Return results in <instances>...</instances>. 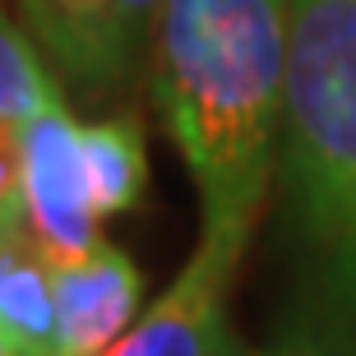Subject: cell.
Instances as JSON below:
<instances>
[{"label":"cell","mask_w":356,"mask_h":356,"mask_svg":"<svg viewBox=\"0 0 356 356\" xmlns=\"http://www.w3.org/2000/svg\"><path fill=\"white\" fill-rule=\"evenodd\" d=\"M0 356H14V352H10V347H5V343H0Z\"/></svg>","instance_id":"obj_11"},{"label":"cell","mask_w":356,"mask_h":356,"mask_svg":"<svg viewBox=\"0 0 356 356\" xmlns=\"http://www.w3.org/2000/svg\"><path fill=\"white\" fill-rule=\"evenodd\" d=\"M79 144H83V172H88L97 218L139 209V199L148 190V148H144L139 116L116 111V116L88 120V125H79Z\"/></svg>","instance_id":"obj_8"},{"label":"cell","mask_w":356,"mask_h":356,"mask_svg":"<svg viewBox=\"0 0 356 356\" xmlns=\"http://www.w3.org/2000/svg\"><path fill=\"white\" fill-rule=\"evenodd\" d=\"M0 343L14 356H56V277L24 232L0 250Z\"/></svg>","instance_id":"obj_7"},{"label":"cell","mask_w":356,"mask_h":356,"mask_svg":"<svg viewBox=\"0 0 356 356\" xmlns=\"http://www.w3.org/2000/svg\"><path fill=\"white\" fill-rule=\"evenodd\" d=\"M19 148H24V236L38 245L51 268L97 250L102 218L92 209L79 120L65 97L38 111L19 130Z\"/></svg>","instance_id":"obj_4"},{"label":"cell","mask_w":356,"mask_h":356,"mask_svg":"<svg viewBox=\"0 0 356 356\" xmlns=\"http://www.w3.org/2000/svg\"><path fill=\"white\" fill-rule=\"evenodd\" d=\"M65 92L47 74L38 42L14 24L0 5V130H24L28 120L60 102Z\"/></svg>","instance_id":"obj_9"},{"label":"cell","mask_w":356,"mask_h":356,"mask_svg":"<svg viewBox=\"0 0 356 356\" xmlns=\"http://www.w3.org/2000/svg\"><path fill=\"white\" fill-rule=\"evenodd\" d=\"M56 356H102L134 324L144 273L120 245L56 264Z\"/></svg>","instance_id":"obj_6"},{"label":"cell","mask_w":356,"mask_h":356,"mask_svg":"<svg viewBox=\"0 0 356 356\" xmlns=\"http://www.w3.org/2000/svg\"><path fill=\"white\" fill-rule=\"evenodd\" d=\"M0 250H5V241H0Z\"/></svg>","instance_id":"obj_12"},{"label":"cell","mask_w":356,"mask_h":356,"mask_svg":"<svg viewBox=\"0 0 356 356\" xmlns=\"http://www.w3.org/2000/svg\"><path fill=\"white\" fill-rule=\"evenodd\" d=\"M241 245L199 236L172 287L120 333L102 356H254L227 319V296L241 268Z\"/></svg>","instance_id":"obj_5"},{"label":"cell","mask_w":356,"mask_h":356,"mask_svg":"<svg viewBox=\"0 0 356 356\" xmlns=\"http://www.w3.org/2000/svg\"><path fill=\"white\" fill-rule=\"evenodd\" d=\"M24 232V148L19 130H0V241Z\"/></svg>","instance_id":"obj_10"},{"label":"cell","mask_w":356,"mask_h":356,"mask_svg":"<svg viewBox=\"0 0 356 356\" xmlns=\"http://www.w3.org/2000/svg\"><path fill=\"white\" fill-rule=\"evenodd\" d=\"M291 0H162L153 88L199 190V236L250 245L277 167Z\"/></svg>","instance_id":"obj_2"},{"label":"cell","mask_w":356,"mask_h":356,"mask_svg":"<svg viewBox=\"0 0 356 356\" xmlns=\"http://www.w3.org/2000/svg\"><path fill=\"white\" fill-rule=\"evenodd\" d=\"M273 190L287 301L259 356H356V0H291Z\"/></svg>","instance_id":"obj_1"},{"label":"cell","mask_w":356,"mask_h":356,"mask_svg":"<svg viewBox=\"0 0 356 356\" xmlns=\"http://www.w3.org/2000/svg\"><path fill=\"white\" fill-rule=\"evenodd\" d=\"M19 10L60 79L88 102H106L144 60L162 0H19Z\"/></svg>","instance_id":"obj_3"}]
</instances>
